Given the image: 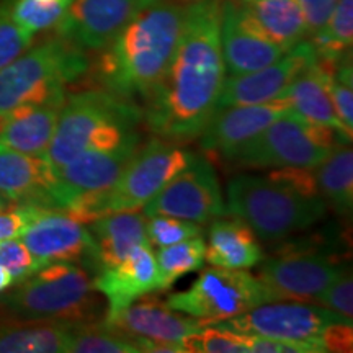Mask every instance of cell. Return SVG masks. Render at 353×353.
Listing matches in <instances>:
<instances>
[{"label": "cell", "instance_id": "obj_1", "mask_svg": "<svg viewBox=\"0 0 353 353\" xmlns=\"http://www.w3.org/2000/svg\"><path fill=\"white\" fill-rule=\"evenodd\" d=\"M221 0H192L164 77L145 100L143 120L156 138L196 139L214 113L226 68L219 43Z\"/></svg>", "mask_w": 353, "mask_h": 353}, {"label": "cell", "instance_id": "obj_2", "mask_svg": "<svg viewBox=\"0 0 353 353\" xmlns=\"http://www.w3.org/2000/svg\"><path fill=\"white\" fill-rule=\"evenodd\" d=\"M185 7L156 0L103 48L97 79L110 94L148 100L164 77L182 32Z\"/></svg>", "mask_w": 353, "mask_h": 353}, {"label": "cell", "instance_id": "obj_3", "mask_svg": "<svg viewBox=\"0 0 353 353\" xmlns=\"http://www.w3.org/2000/svg\"><path fill=\"white\" fill-rule=\"evenodd\" d=\"M143 110L107 90H87L64 100L56 130L43 157L52 169L90 149H112L138 131Z\"/></svg>", "mask_w": 353, "mask_h": 353}, {"label": "cell", "instance_id": "obj_4", "mask_svg": "<svg viewBox=\"0 0 353 353\" xmlns=\"http://www.w3.org/2000/svg\"><path fill=\"white\" fill-rule=\"evenodd\" d=\"M226 190V213L249 224L265 242L286 239L327 213L321 195H304L268 175L239 174L229 180Z\"/></svg>", "mask_w": 353, "mask_h": 353}, {"label": "cell", "instance_id": "obj_5", "mask_svg": "<svg viewBox=\"0 0 353 353\" xmlns=\"http://www.w3.org/2000/svg\"><path fill=\"white\" fill-rule=\"evenodd\" d=\"M94 278L74 262L44 265L0 298V311L19 322H85L97 312Z\"/></svg>", "mask_w": 353, "mask_h": 353}, {"label": "cell", "instance_id": "obj_6", "mask_svg": "<svg viewBox=\"0 0 353 353\" xmlns=\"http://www.w3.org/2000/svg\"><path fill=\"white\" fill-rule=\"evenodd\" d=\"M87 70L85 52L63 37L30 46L0 69V114L21 105L64 103L68 83Z\"/></svg>", "mask_w": 353, "mask_h": 353}, {"label": "cell", "instance_id": "obj_7", "mask_svg": "<svg viewBox=\"0 0 353 353\" xmlns=\"http://www.w3.org/2000/svg\"><path fill=\"white\" fill-rule=\"evenodd\" d=\"M350 143L334 128L311 123L288 110L229 159L242 169H314L339 144Z\"/></svg>", "mask_w": 353, "mask_h": 353}, {"label": "cell", "instance_id": "obj_8", "mask_svg": "<svg viewBox=\"0 0 353 353\" xmlns=\"http://www.w3.org/2000/svg\"><path fill=\"white\" fill-rule=\"evenodd\" d=\"M141 134L112 149H90L54 169L56 210L87 223L99 218L100 203L120 180L139 149Z\"/></svg>", "mask_w": 353, "mask_h": 353}, {"label": "cell", "instance_id": "obj_9", "mask_svg": "<svg viewBox=\"0 0 353 353\" xmlns=\"http://www.w3.org/2000/svg\"><path fill=\"white\" fill-rule=\"evenodd\" d=\"M165 303L175 311L195 317L203 325H210L275 301L252 273L213 267L203 272L188 290L170 294Z\"/></svg>", "mask_w": 353, "mask_h": 353}, {"label": "cell", "instance_id": "obj_10", "mask_svg": "<svg viewBox=\"0 0 353 353\" xmlns=\"http://www.w3.org/2000/svg\"><path fill=\"white\" fill-rule=\"evenodd\" d=\"M193 152L161 138L136 151L114 187L100 203L99 218L121 211H139L192 161Z\"/></svg>", "mask_w": 353, "mask_h": 353}, {"label": "cell", "instance_id": "obj_11", "mask_svg": "<svg viewBox=\"0 0 353 353\" xmlns=\"http://www.w3.org/2000/svg\"><path fill=\"white\" fill-rule=\"evenodd\" d=\"M19 239L43 265L74 262L85 270H100L90 231L65 211L30 206L28 223Z\"/></svg>", "mask_w": 353, "mask_h": 353}, {"label": "cell", "instance_id": "obj_12", "mask_svg": "<svg viewBox=\"0 0 353 353\" xmlns=\"http://www.w3.org/2000/svg\"><path fill=\"white\" fill-rule=\"evenodd\" d=\"M141 210L145 218L165 214L198 224L226 214L218 175L198 154Z\"/></svg>", "mask_w": 353, "mask_h": 353}, {"label": "cell", "instance_id": "obj_13", "mask_svg": "<svg viewBox=\"0 0 353 353\" xmlns=\"http://www.w3.org/2000/svg\"><path fill=\"white\" fill-rule=\"evenodd\" d=\"M335 322H347L343 317L321 304L293 303H263L239 316L213 322V327L229 330L234 334L263 335L273 339H290V341H312L321 337L325 327Z\"/></svg>", "mask_w": 353, "mask_h": 353}, {"label": "cell", "instance_id": "obj_14", "mask_svg": "<svg viewBox=\"0 0 353 353\" xmlns=\"http://www.w3.org/2000/svg\"><path fill=\"white\" fill-rule=\"evenodd\" d=\"M156 0H72L57 33L82 50L107 48L138 13Z\"/></svg>", "mask_w": 353, "mask_h": 353}, {"label": "cell", "instance_id": "obj_15", "mask_svg": "<svg viewBox=\"0 0 353 353\" xmlns=\"http://www.w3.org/2000/svg\"><path fill=\"white\" fill-rule=\"evenodd\" d=\"M345 270L322 254H291L265 260L257 278L270 291L273 301H312Z\"/></svg>", "mask_w": 353, "mask_h": 353}, {"label": "cell", "instance_id": "obj_16", "mask_svg": "<svg viewBox=\"0 0 353 353\" xmlns=\"http://www.w3.org/2000/svg\"><path fill=\"white\" fill-rule=\"evenodd\" d=\"M316 57L312 43L303 39L275 63L249 74L224 77L216 108L255 105L278 99L306 65L314 63Z\"/></svg>", "mask_w": 353, "mask_h": 353}, {"label": "cell", "instance_id": "obj_17", "mask_svg": "<svg viewBox=\"0 0 353 353\" xmlns=\"http://www.w3.org/2000/svg\"><path fill=\"white\" fill-rule=\"evenodd\" d=\"M219 43L229 76L254 72L286 52L260 32L237 0H221Z\"/></svg>", "mask_w": 353, "mask_h": 353}, {"label": "cell", "instance_id": "obj_18", "mask_svg": "<svg viewBox=\"0 0 353 353\" xmlns=\"http://www.w3.org/2000/svg\"><path fill=\"white\" fill-rule=\"evenodd\" d=\"M291 108L286 97L255 105L216 108L201 131L200 145L203 151L216 152L229 161L242 145L254 139L260 131Z\"/></svg>", "mask_w": 353, "mask_h": 353}, {"label": "cell", "instance_id": "obj_19", "mask_svg": "<svg viewBox=\"0 0 353 353\" xmlns=\"http://www.w3.org/2000/svg\"><path fill=\"white\" fill-rule=\"evenodd\" d=\"M103 324L132 337L161 342H182L203 327L195 317L175 311L149 294L136 299L130 306L107 312Z\"/></svg>", "mask_w": 353, "mask_h": 353}, {"label": "cell", "instance_id": "obj_20", "mask_svg": "<svg viewBox=\"0 0 353 353\" xmlns=\"http://www.w3.org/2000/svg\"><path fill=\"white\" fill-rule=\"evenodd\" d=\"M54 187V169L43 156H28L0 144V196L13 205L56 210Z\"/></svg>", "mask_w": 353, "mask_h": 353}, {"label": "cell", "instance_id": "obj_21", "mask_svg": "<svg viewBox=\"0 0 353 353\" xmlns=\"http://www.w3.org/2000/svg\"><path fill=\"white\" fill-rule=\"evenodd\" d=\"M94 288L108 299V312L159 291V268L152 247L144 242L123 262L101 268L94 278Z\"/></svg>", "mask_w": 353, "mask_h": 353}, {"label": "cell", "instance_id": "obj_22", "mask_svg": "<svg viewBox=\"0 0 353 353\" xmlns=\"http://www.w3.org/2000/svg\"><path fill=\"white\" fill-rule=\"evenodd\" d=\"M337 64L316 57L314 63L306 65L293 79L281 97L290 100L291 110L304 120L334 128L348 141H352V132L343 126L329 94V77Z\"/></svg>", "mask_w": 353, "mask_h": 353}, {"label": "cell", "instance_id": "obj_23", "mask_svg": "<svg viewBox=\"0 0 353 353\" xmlns=\"http://www.w3.org/2000/svg\"><path fill=\"white\" fill-rule=\"evenodd\" d=\"M63 103L21 105L0 114V144L28 156H43L54 134Z\"/></svg>", "mask_w": 353, "mask_h": 353}, {"label": "cell", "instance_id": "obj_24", "mask_svg": "<svg viewBox=\"0 0 353 353\" xmlns=\"http://www.w3.org/2000/svg\"><path fill=\"white\" fill-rule=\"evenodd\" d=\"M205 260L213 267L249 270L263 260L257 234L239 218L216 219L210 226Z\"/></svg>", "mask_w": 353, "mask_h": 353}, {"label": "cell", "instance_id": "obj_25", "mask_svg": "<svg viewBox=\"0 0 353 353\" xmlns=\"http://www.w3.org/2000/svg\"><path fill=\"white\" fill-rule=\"evenodd\" d=\"M88 231L94 237L100 270L123 262L136 247L148 242L145 216L138 211L100 216L90 221Z\"/></svg>", "mask_w": 353, "mask_h": 353}, {"label": "cell", "instance_id": "obj_26", "mask_svg": "<svg viewBox=\"0 0 353 353\" xmlns=\"http://www.w3.org/2000/svg\"><path fill=\"white\" fill-rule=\"evenodd\" d=\"M259 30L285 51L306 39L307 30L298 0H237Z\"/></svg>", "mask_w": 353, "mask_h": 353}, {"label": "cell", "instance_id": "obj_27", "mask_svg": "<svg viewBox=\"0 0 353 353\" xmlns=\"http://www.w3.org/2000/svg\"><path fill=\"white\" fill-rule=\"evenodd\" d=\"M316 183L325 205L335 213L350 216L353 210V152L350 148H335L329 157L314 167Z\"/></svg>", "mask_w": 353, "mask_h": 353}, {"label": "cell", "instance_id": "obj_28", "mask_svg": "<svg viewBox=\"0 0 353 353\" xmlns=\"http://www.w3.org/2000/svg\"><path fill=\"white\" fill-rule=\"evenodd\" d=\"M70 322L0 325V353H65Z\"/></svg>", "mask_w": 353, "mask_h": 353}, {"label": "cell", "instance_id": "obj_29", "mask_svg": "<svg viewBox=\"0 0 353 353\" xmlns=\"http://www.w3.org/2000/svg\"><path fill=\"white\" fill-rule=\"evenodd\" d=\"M148 342L149 339L132 337L95 321L70 322L68 332L69 353H143Z\"/></svg>", "mask_w": 353, "mask_h": 353}, {"label": "cell", "instance_id": "obj_30", "mask_svg": "<svg viewBox=\"0 0 353 353\" xmlns=\"http://www.w3.org/2000/svg\"><path fill=\"white\" fill-rule=\"evenodd\" d=\"M317 59L339 63L350 54L353 43V0H339L329 20L311 34Z\"/></svg>", "mask_w": 353, "mask_h": 353}, {"label": "cell", "instance_id": "obj_31", "mask_svg": "<svg viewBox=\"0 0 353 353\" xmlns=\"http://www.w3.org/2000/svg\"><path fill=\"white\" fill-rule=\"evenodd\" d=\"M206 242L201 236L190 237L176 244L159 247L156 262L159 268V291L169 290L179 278L200 270L205 263Z\"/></svg>", "mask_w": 353, "mask_h": 353}, {"label": "cell", "instance_id": "obj_32", "mask_svg": "<svg viewBox=\"0 0 353 353\" xmlns=\"http://www.w3.org/2000/svg\"><path fill=\"white\" fill-rule=\"evenodd\" d=\"M72 0H15L10 7L12 20L30 33L57 26Z\"/></svg>", "mask_w": 353, "mask_h": 353}, {"label": "cell", "instance_id": "obj_33", "mask_svg": "<svg viewBox=\"0 0 353 353\" xmlns=\"http://www.w3.org/2000/svg\"><path fill=\"white\" fill-rule=\"evenodd\" d=\"M203 229L198 223L174 216L157 214L145 218V236L151 247H165L176 242L201 236Z\"/></svg>", "mask_w": 353, "mask_h": 353}, {"label": "cell", "instance_id": "obj_34", "mask_svg": "<svg viewBox=\"0 0 353 353\" xmlns=\"http://www.w3.org/2000/svg\"><path fill=\"white\" fill-rule=\"evenodd\" d=\"M187 353H249L239 335L218 327H203L182 341Z\"/></svg>", "mask_w": 353, "mask_h": 353}, {"label": "cell", "instance_id": "obj_35", "mask_svg": "<svg viewBox=\"0 0 353 353\" xmlns=\"http://www.w3.org/2000/svg\"><path fill=\"white\" fill-rule=\"evenodd\" d=\"M352 57L343 56L335 65L329 77V94L334 108L341 118L343 126L353 131V82H352Z\"/></svg>", "mask_w": 353, "mask_h": 353}, {"label": "cell", "instance_id": "obj_36", "mask_svg": "<svg viewBox=\"0 0 353 353\" xmlns=\"http://www.w3.org/2000/svg\"><path fill=\"white\" fill-rule=\"evenodd\" d=\"M34 34L12 20L8 7H0V69L10 64L33 44Z\"/></svg>", "mask_w": 353, "mask_h": 353}, {"label": "cell", "instance_id": "obj_37", "mask_svg": "<svg viewBox=\"0 0 353 353\" xmlns=\"http://www.w3.org/2000/svg\"><path fill=\"white\" fill-rule=\"evenodd\" d=\"M237 335L249 353H327L321 337L312 341H290V339H273L263 335Z\"/></svg>", "mask_w": 353, "mask_h": 353}, {"label": "cell", "instance_id": "obj_38", "mask_svg": "<svg viewBox=\"0 0 353 353\" xmlns=\"http://www.w3.org/2000/svg\"><path fill=\"white\" fill-rule=\"evenodd\" d=\"M0 267L10 272L13 283H20L44 265L33 257L20 239H7L0 241Z\"/></svg>", "mask_w": 353, "mask_h": 353}, {"label": "cell", "instance_id": "obj_39", "mask_svg": "<svg viewBox=\"0 0 353 353\" xmlns=\"http://www.w3.org/2000/svg\"><path fill=\"white\" fill-rule=\"evenodd\" d=\"M312 301L352 321V316H353L352 272L347 268V270L343 272L332 285L327 286V288L322 291L321 294H317Z\"/></svg>", "mask_w": 353, "mask_h": 353}, {"label": "cell", "instance_id": "obj_40", "mask_svg": "<svg viewBox=\"0 0 353 353\" xmlns=\"http://www.w3.org/2000/svg\"><path fill=\"white\" fill-rule=\"evenodd\" d=\"M268 176L276 180V182L288 185V187L294 188L299 193H304V195H319L314 169H306V167H281V169H275L270 172Z\"/></svg>", "mask_w": 353, "mask_h": 353}, {"label": "cell", "instance_id": "obj_41", "mask_svg": "<svg viewBox=\"0 0 353 353\" xmlns=\"http://www.w3.org/2000/svg\"><path fill=\"white\" fill-rule=\"evenodd\" d=\"M337 2L339 0H298L309 37L325 25Z\"/></svg>", "mask_w": 353, "mask_h": 353}, {"label": "cell", "instance_id": "obj_42", "mask_svg": "<svg viewBox=\"0 0 353 353\" xmlns=\"http://www.w3.org/2000/svg\"><path fill=\"white\" fill-rule=\"evenodd\" d=\"M30 206L12 205L0 211V241L19 239L28 223Z\"/></svg>", "mask_w": 353, "mask_h": 353}, {"label": "cell", "instance_id": "obj_43", "mask_svg": "<svg viewBox=\"0 0 353 353\" xmlns=\"http://www.w3.org/2000/svg\"><path fill=\"white\" fill-rule=\"evenodd\" d=\"M321 339L327 352H352V324H347V322L330 324L321 334Z\"/></svg>", "mask_w": 353, "mask_h": 353}, {"label": "cell", "instance_id": "obj_44", "mask_svg": "<svg viewBox=\"0 0 353 353\" xmlns=\"http://www.w3.org/2000/svg\"><path fill=\"white\" fill-rule=\"evenodd\" d=\"M13 285L15 283H13V278L10 275V272H8L7 268L0 267V294H3L7 290H10Z\"/></svg>", "mask_w": 353, "mask_h": 353}, {"label": "cell", "instance_id": "obj_45", "mask_svg": "<svg viewBox=\"0 0 353 353\" xmlns=\"http://www.w3.org/2000/svg\"><path fill=\"white\" fill-rule=\"evenodd\" d=\"M12 205H13V203H12V201H8L7 198L0 196V211H2V210H7V208H10Z\"/></svg>", "mask_w": 353, "mask_h": 353}]
</instances>
